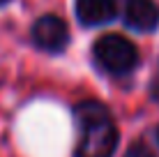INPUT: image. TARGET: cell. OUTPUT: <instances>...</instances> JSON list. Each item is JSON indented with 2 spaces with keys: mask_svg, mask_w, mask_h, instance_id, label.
<instances>
[{
  "mask_svg": "<svg viewBox=\"0 0 159 157\" xmlns=\"http://www.w3.org/2000/svg\"><path fill=\"white\" fill-rule=\"evenodd\" d=\"M76 122L81 127V139L76 145V157H111L118 145V129L111 113L99 102H81L76 106Z\"/></svg>",
  "mask_w": 159,
  "mask_h": 157,
  "instance_id": "6da1fadb",
  "label": "cell"
},
{
  "mask_svg": "<svg viewBox=\"0 0 159 157\" xmlns=\"http://www.w3.org/2000/svg\"><path fill=\"white\" fill-rule=\"evenodd\" d=\"M95 56L108 72H129L139 62V51L127 37L122 35H104L95 44Z\"/></svg>",
  "mask_w": 159,
  "mask_h": 157,
  "instance_id": "7a4b0ae2",
  "label": "cell"
},
{
  "mask_svg": "<svg viewBox=\"0 0 159 157\" xmlns=\"http://www.w3.org/2000/svg\"><path fill=\"white\" fill-rule=\"evenodd\" d=\"M32 42L44 51H62L69 42V28L60 16L56 14H46L42 19L35 21L32 25Z\"/></svg>",
  "mask_w": 159,
  "mask_h": 157,
  "instance_id": "3957f363",
  "label": "cell"
},
{
  "mask_svg": "<svg viewBox=\"0 0 159 157\" xmlns=\"http://www.w3.org/2000/svg\"><path fill=\"white\" fill-rule=\"evenodd\" d=\"M125 23L134 30L150 32L159 23V9L152 0H127L125 5Z\"/></svg>",
  "mask_w": 159,
  "mask_h": 157,
  "instance_id": "277c9868",
  "label": "cell"
},
{
  "mask_svg": "<svg viewBox=\"0 0 159 157\" xmlns=\"http://www.w3.org/2000/svg\"><path fill=\"white\" fill-rule=\"evenodd\" d=\"M76 16L83 25H102L118 16L116 0H76Z\"/></svg>",
  "mask_w": 159,
  "mask_h": 157,
  "instance_id": "5b68a950",
  "label": "cell"
},
{
  "mask_svg": "<svg viewBox=\"0 0 159 157\" xmlns=\"http://www.w3.org/2000/svg\"><path fill=\"white\" fill-rule=\"evenodd\" d=\"M125 157H155L152 155V150L148 148L145 143H134V145H129L127 148V153H125Z\"/></svg>",
  "mask_w": 159,
  "mask_h": 157,
  "instance_id": "8992f818",
  "label": "cell"
},
{
  "mask_svg": "<svg viewBox=\"0 0 159 157\" xmlns=\"http://www.w3.org/2000/svg\"><path fill=\"white\" fill-rule=\"evenodd\" d=\"M155 97L159 99V83H155Z\"/></svg>",
  "mask_w": 159,
  "mask_h": 157,
  "instance_id": "52a82bcc",
  "label": "cell"
},
{
  "mask_svg": "<svg viewBox=\"0 0 159 157\" xmlns=\"http://www.w3.org/2000/svg\"><path fill=\"white\" fill-rule=\"evenodd\" d=\"M5 2H9V0H0V5H5Z\"/></svg>",
  "mask_w": 159,
  "mask_h": 157,
  "instance_id": "ba28073f",
  "label": "cell"
},
{
  "mask_svg": "<svg viewBox=\"0 0 159 157\" xmlns=\"http://www.w3.org/2000/svg\"><path fill=\"white\" fill-rule=\"evenodd\" d=\"M157 139H159V129H157Z\"/></svg>",
  "mask_w": 159,
  "mask_h": 157,
  "instance_id": "9c48e42d",
  "label": "cell"
}]
</instances>
